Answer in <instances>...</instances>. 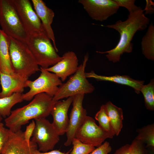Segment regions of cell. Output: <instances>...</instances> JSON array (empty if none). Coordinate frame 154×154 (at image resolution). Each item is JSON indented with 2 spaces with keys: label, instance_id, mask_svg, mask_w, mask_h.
I'll return each instance as SVG.
<instances>
[{
  "label": "cell",
  "instance_id": "7c38bea8",
  "mask_svg": "<svg viewBox=\"0 0 154 154\" xmlns=\"http://www.w3.org/2000/svg\"><path fill=\"white\" fill-rule=\"evenodd\" d=\"M84 94H78L72 97V108L69 118L68 127L66 131L67 139L64 143L66 146H70L73 139L75 138L76 132L84 121L87 112L84 108L82 103Z\"/></svg>",
  "mask_w": 154,
  "mask_h": 154
},
{
  "label": "cell",
  "instance_id": "8992f818",
  "mask_svg": "<svg viewBox=\"0 0 154 154\" xmlns=\"http://www.w3.org/2000/svg\"><path fill=\"white\" fill-rule=\"evenodd\" d=\"M0 25L9 37L25 42L27 34L12 0H0Z\"/></svg>",
  "mask_w": 154,
  "mask_h": 154
},
{
  "label": "cell",
  "instance_id": "5b68a950",
  "mask_svg": "<svg viewBox=\"0 0 154 154\" xmlns=\"http://www.w3.org/2000/svg\"><path fill=\"white\" fill-rule=\"evenodd\" d=\"M88 58V54H86L76 72L66 82L62 83L59 86L57 92L53 97L54 100L57 101L78 94H85L93 92L95 88L89 82L85 76V68Z\"/></svg>",
  "mask_w": 154,
  "mask_h": 154
},
{
  "label": "cell",
  "instance_id": "ffe728a7",
  "mask_svg": "<svg viewBox=\"0 0 154 154\" xmlns=\"http://www.w3.org/2000/svg\"><path fill=\"white\" fill-rule=\"evenodd\" d=\"M115 135L118 136L123 127V119L122 109L109 101L104 105Z\"/></svg>",
  "mask_w": 154,
  "mask_h": 154
},
{
  "label": "cell",
  "instance_id": "7402d4cb",
  "mask_svg": "<svg viewBox=\"0 0 154 154\" xmlns=\"http://www.w3.org/2000/svg\"><path fill=\"white\" fill-rule=\"evenodd\" d=\"M22 94L15 93L9 96L0 98V115L3 117L5 118L8 117L13 106L23 101Z\"/></svg>",
  "mask_w": 154,
  "mask_h": 154
},
{
  "label": "cell",
  "instance_id": "ac0fdd59",
  "mask_svg": "<svg viewBox=\"0 0 154 154\" xmlns=\"http://www.w3.org/2000/svg\"><path fill=\"white\" fill-rule=\"evenodd\" d=\"M85 76L86 78H94L98 81H109L129 86L132 88L137 94L140 93V89L144 82V81L135 80L127 75H116L106 76L98 75L93 70L90 72H85Z\"/></svg>",
  "mask_w": 154,
  "mask_h": 154
},
{
  "label": "cell",
  "instance_id": "4dcf8cb0",
  "mask_svg": "<svg viewBox=\"0 0 154 154\" xmlns=\"http://www.w3.org/2000/svg\"><path fill=\"white\" fill-rule=\"evenodd\" d=\"M37 145L33 143L31 150V154H69L72 149L66 152H63L59 150H52L49 152H41L37 149Z\"/></svg>",
  "mask_w": 154,
  "mask_h": 154
},
{
  "label": "cell",
  "instance_id": "83f0119b",
  "mask_svg": "<svg viewBox=\"0 0 154 154\" xmlns=\"http://www.w3.org/2000/svg\"><path fill=\"white\" fill-rule=\"evenodd\" d=\"M119 7L126 8L129 13L134 12L139 9L140 7H138L135 4V0H114Z\"/></svg>",
  "mask_w": 154,
  "mask_h": 154
},
{
  "label": "cell",
  "instance_id": "9c48e42d",
  "mask_svg": "<svg viewBox=\"0 0 154 154\" xmlns=\"http://www.w3.org/2000/svg\"><path fill=\"white\" fill-rule=\"evenodd\" d=\"M113 137L97 125L92 117L87 116L76 132L75 138L84 143L98 147L106 139Z\"/></svg>",
  "mask_w": 154,
  "mask_h": 154
},
{
  "label": "cell",
  "instance_id": "4316f807",
  "mask_svg": "<svg viewBox=\"0 0 154 154\" xmlns=\"http://www.w3.org/2000/svg\"><path fill=\"white\" fill-rule=\"evenodd\" d=\"M146 148L144 143L135 138L130 144L129 151L130 154H147Z\"/></svg>",
  "mask_w": 154,
  "mask_h": 154
},
{
  "label": "cell",
  "instance_id": "8fae6325",
  "mask_svg": "<svg viewBox=\"0 0 154 154\" xmlns=\"http://www.w3.org/2000/svg\"><path fill=\"white\" fill-rule=\"evenodd\" d=\"M78 2L92 19L101 22L116 13L119 7L114 0H79Z\"/></svg>",
  "mask_w": 154,
  "mask_h": 154
},
{
  "label": "cell",
  "instance_id": "30bf717a",
  "mask_svg": "<svg viewBox=\"0 0 154 154\" xmlns=\"http://www.w3.org/2000/svg\"><path fill=\"white\" fill-rule=\"evenodd\" d=\"M27 34L45 33L41 22L29 0H12Z\"/></svg>",
  "mask_w": 154,
  "mask_h": 154
},
{
  "label": "cell",
  "instance_id": "e0dca14e",
  "mask_svg": "<svg viewBox=\"0 0 154 154\" xmlns=\"http://www.w3.org/2000/svg\"><path fill=\"white\" fill-rule=\"evenodd\" d=\"M27 80L15 74L11 76L0 72V98L8 97L15 93H22Z\"/></svg>",
  "mask_w": 154,
  "mask_h": 154
},
{
  "label": "cell",
  "instance_id": "cb8c5ba5",
  "mask_svg": "<svg viewBox=\"0 0 154 154\" xmlns=\"http://www.w3.org/2000/svg\"><path fill=\"white\" fill-rule=\"evenodd\" d=\"M95 118L98 121L99 126L102 129L113 136L115 135L104 105L101 106L99 110L96 114Z\"/></svg>",
  "mask_w": 154,
  "mask_h": 154
},
{
  "label": "cell",
  "instance_id": "277c9868",
  "mask_svg": "<svg viewBox=\"0 0 154 154\" xmlns=\"http://www.w3.org/2000/svg\"><path fill=\"white\" fill-rule=\"evenodd\" d=\"M10 38L9 53L14 74L28 80L40 70L38 65L25 42Z\"/></svg>",
  "mask_w": 154,
  "mask_h": 154
},
{
  "label": "cell",
  "instance_id": "f546056e",
  "mask_svg": "<svg viewBox=\"0 0 154 154\" xmlns=\"http://www.w3.org/2000/svg\"><path fill=\"white\" fill-rule=\"evenodd\" d=\"M35 126V120L32 121L27 126L25 131L24 132V137L25 141L29 144L30 143V139L32 137Z\"/></svg>",
  "mask_w": 154,
  "mask_h": 154
},
{
  "label": "cell",
  "instance_id": "f1b7e54d",
  "mask_svg": "<svg viewBox=\"0 0 154 154\" xmlns=\"http://www.w3.org/2000/svg\"><path fill=\"white\" fill-rule=\"evenodd\" d=\"M110 143L106 141L95 149L90 154H108L112 150Z\"/></svg>",
  "mask_w": 154,
  "mask_h": 154
},
{
  "label": "cell",
  "instance_id": "e575fe53",
  "mask_svg": "<svg viewBox=\"0 0 154 154\" xmlns=\"http://www.w3.org/2000/svg\"><path fill=\"white\" fill-rule=\"evenodd\" d=\"M4 126L2 122L0 123V129L2 127Z\"/></svg>",
  "mask_w": 154,
  "mask_h": 154
},
{
  "label": "cell",
  "instance_id": "d6a6232c",
  "mask_svg": "<svg viewBox=\"0 0 154 154\" xmlns=\"http://www.w3.org/2000/svg\"><path fill=\"white\" fill-rule=\"evenodd\" d=\"M146 4L145 9L143 10L145 11L144 14H152L154 13V3L151 0H146Z\"/></svg>",
  "mask_w": 154,
  "mask_h": 154
},
{
  "label": "cell",
  "instance_id": "3957f363",
  "mask_svg": "<svg viewBox=\"0 0 154 154\" xmlns=\"http://www.w3.org/2000/svg\"><path fill=\"white\" fill-rule=\"evenodd\" d=\"M25 42L40 68H47L62 59L45 33L27 34Z\"/></svg>",
  "mask_w": 154,
  "mask_h": 154
},
{
  "label": "cell",
  "instance_id": "603a6c76",
  "mask_svg": "<svg viewBox=\"0 0 154 154\" xmlns=\"http://www.w3.org/2000/svg\"><path fill=\"white\" fill-rule=\"evenodd\" d=\"M138 135L135 138L146 144V147H154V124L152 123L137 129Z\"/></svg>",
  "mask_w": 154,
  "mask_h": 154
},
{
  "label": "cell",
  "instance_id": "d4e9b609",
  "mask_svg": "<svg viewBox=\"0 0 154 154\" xmlns=\"http://www.w3.org/2000/svg\"><path fill=\"white\" fill-rule=\"evenodd\" d=\"M140 92L143 94L146 108L149 110H154V81L151 80L148 84L143 85Z\"/></svg>",
  "mask_w": 154,
  "mask_h": 154
},
{
  "label": "cell",
  "instance_id": "7a4b0ae2",
  "mask_svg": "<svg viewBox=\"0 0 154 154\" xmlns=\"http://www.w3.org/2000/svg\"><path fill=\"white\" fill-rule=\"evenodd\" d=\"M57 102L45 93L38 94L27 105L11 111L5 119V125L11 131H18L30 120L48 116Z\"/></svg>",
  "mask_w": 154,
  "mask_h": 154
},
{
  "label": "cell",
  "instance_id": "6da1fadb",
  "mask_svg": "<svg viewBox=\"0 0 154 154\" xmlns=\"http://www.w3.org/2000/svg\"><path fill=\"white\" fill-rule=\"evenodd\" d=\"M143 12L140 7L136 11L129 13L125 21L119 20L114 24L102 25L117 31L120 34V38L114 48L106 51L96 52L107 53L106 56L110 61L114 63L119 62L120 56L123 53L131 52L133 49L131 41L135 34L138 31L145 29L149 23L150 19L145 16Z\"/></svg>",
  "mask_w": 154,
  "mask_h": 154
},
{
  "label": "cell",
  "instance_id": "484cf974",
  "mask_svg": "<svg viewBox=\"0 0 154 154\" xmlns=\"http://www.w3.org/2000/svg\"><path fill=\"white\" fill-rule=\"evenodd\" d=\"M72 144L73 148L69 154H90L95 149L92 145L84 143L76 138L73 139Z\"/></svg>",
  "mask_w": 154,
  "mask_h": 154
},
{
  "label": "cell",
  "instance_id": "2e32d148",
  "mask_svg": "<svg viewBox=\"0 0 154 154\" xmlns=\"http://www.w3.org/2000/svg\"><path fill=\"white\" fill-rule=\"evenodd\" d=\"M31 2L34 10L41 22L45 33L52 41L54 47L58 52L54 35L51 26L54 16V12L42 0H32Z\"/></svg>",
  "mask_w": 154,
  "mask_h": 154
},
{
  "label": "cell",
  "instance_id": "836d02e7",
  "mask_svg": "<svg viewBox=\"0 0 154 154\" xmlns=\"http://www.w3.org/2000/svg\"><path fill=\"white\" fill-rule=\"evenodd\" d=\"M130 144H127L117 149L114 154H130L129 151Z\"/></svg>",
  "mask_w": 154,
  "mask_h": 154
},
{
  "label": "cell",
  "instance_id": "5bb4252c",
  "mask_svg": "<svg viewBox=\"0 0 154 154\" xmlns=\"http://www.w3.org/2000/svg\"><path fill=\"white\" fill-rule=\"evenodd\" d=\"M33 143L30 144L25 141L24 132L21 130L16 132L9 129L7 137L1 154H31Z\"/></svg>",
  "mask_w": 154,
  "mask_h": 154
},
{
  "label": "cell",
  "instance_id": "d6986e66",
  "mask_svg": "<svg viewBox=\"0 0 154 154\" xmlns=\"http://www.w3.org/2000/svg\"><path fill=\"white\" fill-rule=\"evenodd\" d=\"M10 37L0 29V72L15 75L9 53Z\"/></svg>",
  "mask_w": 154,
  "mask_h": 154
},
{
  "label": "cell",
  "instance_id": "44dd1931",
  "mask_svg": "<svg viewBox=\"0 0 154 154\" xmlns=\"http://www.w3.org/2000/svg\"><path fill=\"white\" fill-rule=\"evenodd\" d=\"M142 52L148 59L154 60V26L152 23L149 26L141 42Z\"/></svg>",
  "mask_w": 154,
  "mask_h": 154
},
{
  "label": "cell",
  "instance_id": "52a82bcc",
  "mask_svg": "<svg viewBox=\"0 0 154 154\" xmlns=\"http://www.w3.org/2000/svg\"><path fill=\"white\" fill-rule=\"evenodd\" d=\"M40 69L41 73L38 78L34 81L28 79L26 81V87L29 88L30 90L22 94L23 100H31L36 95L42 93L53 97L62 84L60 79L54 73L40 67Z\"/></svg>",
  "mask_w": 154,
  "mask_h": 154
},
{
  "label": "cell",
  "instance_id": "8d00e7d4",
  "mask_svg": "<svg viewBox=\"0 0 154 154\" xmlns=\"http://www.w3.org/2000/svg\"></svg>",
  "mask_w": 154,
  "mask_h": 154
},
{
  "label": "cell",
  "instance_id": "1f68e13d",
  "mask_svg": "<svg viewBox=\"0 0 154 154\" xmlns=\"http://www.w3.org/2000/svg\"><path fill=\"white\" fill-rule=\"evenodd\" d=\"M8 129L5 128L4 126L0 129V154L5 143L8 134Z\"/></svg>",
  "mask_w": 154,
  "mask_h": 154
},
{
  "label": "cell",
  "instance_id": "ba28073f",
  "mask_svg": "<svg viewBox=\"0 0 154 154\" xmlns=\"http://www.w3.org/2000/svg\"><path fill=\"white\" fill-rule=\"evenodd\" d=\"M34 120L35 126L30 141L38 145L40 151L53 150L60 140V135L52 123L46 118Z\"/></svg>",
  "mask_w": 154,
  "mask_h": 154
},
{
  "label": "cell",
  "instance_id": "9a60e30c",
  "mask_svg": "<svg viewBox=\"0 0 154 154\" xmlns=\"http://www.w3.org/2000/svg\"><path fill=\"white\" fill-rule=\"evenodd\" d=\"M72 101V97L67 98L66 100L58 101L51 111L50 114L53 118L52 123L60 136L66 133L69 122L68 111Z\"/></svg>",
  "mask_w": 154,
  "mask_h": 154
},
{
  "label": "cell",
  "instance_id": "d590c367",
  "mask_svg": "<svg viewBox=\"0 0 154 154\" xmlns=\"http://www.w3.org/2000/svg\"><path fill=\"white\" fill-rule=\"evenodd\" d=\"M3 119V117L0 115V123L1 122V121H2Z\"/></svg>",
  "mask_w": 154,
  "mask_h": 154
},
{
  "label": "cell",
  "instance_id": "4fadbf2b",
  "mask_svg": "<svg viewBox=\"0 0 154 154\" xmlns=\"http://www.w3.org/2000/svg\"><path fill=\"white\" fill-rule=\"evenodd\" d=\"M78 61L75 53L68 51L63 54L60 61L45 69L54 73L62 82H64L68 77L74 74L77 71L79 66Z\"/></svg>",
  "mask_w": 154,
  "mask_h": 154
}]
</instances>
